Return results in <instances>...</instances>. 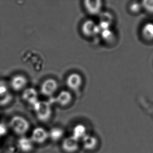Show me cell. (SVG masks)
Wrapping results in <instances>:
<instances>
[{"mask_svg": "<svg viewBox=\"0 0 153 153\" xmlns=\"http://www.w3.org/2000/svg\"><path fill=\"white\" fill-rule=\"evenodd\" d=\"M9 126L14 132L23 135L28 132L29 128V123L25 118L20 116H13L10 119Z\"/></svg>", "mask_w": 153, "mask_h": 153, "instance_id": "cell-1", "label": "cell"}, {"mask_svg": "<svg viewBox=\"0 0 153 153\" xmlns=\"http://www.w3.org/2000/svg\"><path fill=\"white\" fill-rule=\"evenodd\" d=\"M36 114L40 120L46 121L48 120L51 116V105L48 102L38 101L33 106Z\"/></svg>", "mask_w": 153, "mask_h": 153, "instance_id": "cell-2", "label": "cell"}, {"mask_svg": "<svg viewBox=\"0 0 153 153\" xmlns=\"http://www.w3.org/2000/svg\"><path fill=\"white\" fill-rule=\"evenodd\" d=\"M81 29L83 35L87 37H92L100 32L98 25L89 19L83 23Z\"/></svg>", "mask_w": 153, "mask_h": 153, "instance_id": "cell-3", "label": "cell"}, {"mask_svg": "<svg viewBox=\"0 0 153 153\" xmlns=\"http://www.w3.org/2000/svg\"><path fill=\"white\" fill-rule=\"evenodd\" d=\"M58 88V83L56 81L53 79H49L42 83L40 91L43 95L49 97L53 95Z\"/></svg>", "mask_w": 153, "mask_h": 153, "instance_id": "cell-4", "label": "cell"}, {"mask_svg": "<svg viewBox=\"0 0 153 153\" xmlns=\"http://www.w3.org/2000/svg\"><path fill=\"white\" fill-rule=\"evenodd\" d=\"M28 84V80L23 75H15L10 79V86L15 91H24Z\"/></svg>", "mask_w": 153, "mask_h": 153, "instance_id": "cell-5", "label": "cell"}, {"mask_svg": "<svg viewBox=\"0 0 153 153\" xmlns=\"http://www.w3.org/2000/svg\"><path fill=\"white\" fill-rule=\"evenodd\" d=\"M84 5L88 14L98 15L102 12V2L100 0H86L84 1Z\"/></svg>", "mask_w": 153, "mask_h": 153, "instance_id": "cell-6", "label": "cell"}, {"mask_svg": "<svg viewBox=\"0 0 153 153\" xmlns=\"http://www.w3.org/2000/svg\"><path fill=\"white\" fill-rule=\"evenodd\" d=\"M66 85L72 91L79 90L83 83V79L80 75L73 73L69 75L66 80Z\"/></svg>", "mask_w": 153, "mask_h": 153, "instance_id": "cell-7", "label": "cell"}, {"mask_svg": "<svg viewBox=\"0 0 153 153\" xmlns=\"http://www.w3.org/2000/svg\"><path fill=\"white\" fill-rule=\"evenodd\" d=\"M22 98L24 101L33 106L39 101L37 91L35 88L31 87L26 88L23 91Z\"/></svg>", "mask_w": 153, "mask_h": 153, "instance_id": "cell-8", "label": "cell"}, {"mask_svg": "<svg viewBox=\"0 0 153 153\" xmlns=\"http://www.w3.org/2000/svg\"><path fill=\"white\" fill-rule=\"evenodd\" d=\"M13 99V95L8 87L4 84L0 85V107H4L10 103Z\"/></svg>", "mask_w": 153, "mask_h": 153, "instance_id": "cell-9", "label": "cell"}, {"mask_svg": "<svg viewBox=\"0 0 153 153\" xmlns=\"http://www.w3.org/2000/svg\"><path fill=\"white\" fill-rule=\"evenodd\" d=\"M100 31L105 29H110L113 22V16L111 13L109 12H101L100 14Z\"/></svg>", "mask_w": 153, "mask_h": 153, "instance_id": "cell-10", "label": "cell"}, {"mask_svg": "<svg viewBox=\"0 0 153 153\" xmlns=\"http://www.w3.org/2000/svg\"><path fill=\"white\" fill-rule=\"evenodd\" d=\"M33 141L31 139L22 137L17 141V147L19 149L24 153H28L31 151L33 148Z\"/></svg>", "mask_w": 153, "mask_h": 153, "instance_id": "cell-11", "label": "cell"}, {"mask_svg": "<svg viewBox=\"0 0 153 153\" xmlns=\"http://www.w3.org/2000/svg\"><path fill=\"white\" fill-rule=\"evenodd\" d=\"M56 100L60 105L66 106L72 102V95L68 91H62L58 94Z\"/></svg>", "mask_w": 153, "mask_h": 153, "instance_id": "cell-12", "label": "cell"}, {"mask_svg": "<svg viewBox=\"0 0 153 153\" xmlns=\"http://www.w3.org/2000/svg\"><path fill=\"white\" fill-rule=\"evenodd\" d=\"M47 133L46 131L40 128L34 129L31 135V140L33 142L37 143H42L47 137Z\"/></svg>", "mask_w": 153, "mask_h": 153, "instance_id": "cell-13", "label": "cell"}, {"mask_svg": "<svg viewBox=\"0 0 153 153\" xmlns=\"http://www.w3.org/2000/svg\"><path fill=\"white\" fill-rule=\"evenodd\" d=\"M142 34L143 37L147 40H153V23H148L146 24L142 30Z\"/></svg>", "mask_w": 153, "mask_h": 153, "instance_id": "cell-14", "label": "cell"}, {"mask_svg": "<svg viewBox=\"0 0 153 153\" xmlns=\"http://www.w3.org/2000/svg\"><path fill=\"white\" fill-rule=\"evenodd\" d=\"M76 139L75 138L68 139L66 140L63 144L64 148L66 150H68V151L72 152L77 149V143Z\"/></svg>", "mask_w": 153, "mask_h": 153, "instance_id": "cell-15", "label": "cell"}, {"mask_svg": "<svg viewBox=\"0 0 153 153\" xmlns=\"http://www.w3.org/2000/svg\"><path fill=\"white\" fill-rule=\"evenodd\" d=\"M74 130L75 137L74 138L76 140L85 134V128L83 125H78L75 127Z\"/></svg>", "mask_w": 153, "mask_h": 153, "instance_id": "cell-16", "label": "cell"}, {"mask_svg": "<svg viewBox=\"0 0 153 153\" xmlns=\"http://www.w3.org/2000/svg\"><path fill=\"white\" fill-rule=\"evenodd\" d=\"M142 8H143L142 4L137 2H132L129 6L130 10L133 13H138L141 11Z\"/></svg>", "mask_w": 153, "mask_h": 153, "instance_id": "cell-17", "label": "cell"}, {"mask_svg": "<svg viewBox=\"0 0 153 153\" xmlns=\"http://www.w3.org/2000/svg\"><path fill=\"white\" fill-rule=\"evenodd\" d=\"M84 146L87 148L91 149L96 144V141L93 137H86V138L85 137L84 138Z\"/></svg>", "mask_w": 153, "mask_h": 153, "instance_id": "cell-18", "label": "cell"}, {"mask_svg": "<svg viewBox=\"0 0 153 153\" xmlns=\"http://www.w3.org/2000/svg\"><path fill=\"white\" fill-rule=\"evenodd\" d=\"M102 37L106 41H109L113 39L114 33L110 29H105L102 30Z\"/></svg>", "mask_w": 153, "mask_h": 153, "instance_id": "cell-19", "label": "cell"}, {"mask_svg": "<svg viewBox=\"0 0 153 153\" xmlns=\"http://www.w3.org/2000/svg\"><path fill=\"white\" fill-rule=\"evenodd\" d=\"M142 7L150 13H153V1H144L142 3Z\"/></svg>", "mask_w": 153, "mask_h": 153, "instance_id": "cell-20", "label": "cell"}, {"mask_svg": "<svg viewBox=\"0 0 153 153\" xmlns=\"http://www.w3.org/2000/svg\"><path fill=\"white\" fill-rule=\"evenodd\" d=\"M50 134L52 137V138L54 139H59V137H61L62 135V132L60 130V129L58 128H55L53 130L51 131Z\"/></svg>", "mask_w": 153, "mask_h": 153, "instance_id": "cell-21", "label": "cell"}, {"mask_svg": "<svg viewBox=\"0 0 153 153\" xmlns=\"http://www.w3.org/2000/svg\"><path fill=\"white\" fill-rule=\"evenodd\" d=\"M7 132V128L6 125L3 123H0V137L4 136L6 134Z\"/></svg>", "mask_w": 153, "mask_h": 153, "instance_id": "cell-22", "label": "cell"}, {"mask_svg": "<svg viewBox=\"0 0 153 153\" xmlns=\"http://www.w3.org/2000/svg\"><path fill=\"white\" fill-rule=\"evenodd\" d=\"M0 139H1V137H0Z\"/></svg>", "mask_w": 153, "mask_h": 153, "instance_id": "cell-23", "label": "cell"}]
</instances>
